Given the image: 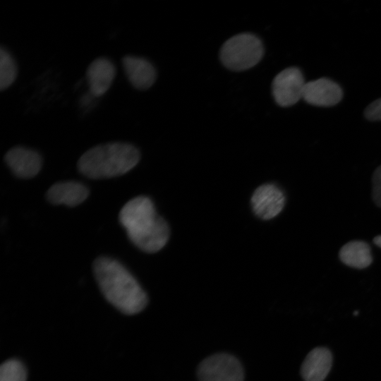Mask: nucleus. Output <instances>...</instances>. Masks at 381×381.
<instances>
[{"mask_svg": "<svg viewBox=\"0 0 381 381\" xmlns=\"http://www.w3.org/2000/svg\"><path fill=\"white\" fill-rule=\"evenodd\" d=\"M285 204L284 192L273 183L259 186L251 197L254 213L262 219H270L278 215Z\"/></svg>", "mask_w": 381, "mask_h": 381, "instance_id": "nucleus-7", "label": "nucleus"}, {"mask_svg": "<svg viewBox=\"0 0 381 381\" xmlns=\"http://www.w3.org/2000/svg\"><path fill=\"white\" fill-rule=\"evenodd\" d=\"M6 164L18 177L29 179L41 169L42 159L36 151L21 146L10 149L4 156Z\"/></svg>", "mask_w": 381, "mask_h": 381, "instance_id": "nucleus-9", "label": "nucleus"}, {"mask_svg": "<svg viewBox=\"0 0 381 381\" xmlns=\"http://www.w3.org/2000/svg\"><path fill=\"white\" fill-rule=\"evenodd\" d=\"M339 257L344 264L356 269L366 268L373 262L370 246L361 240L344 244L339 252Z\"/></svg>", "mask_w": 381, "mask_h": 381, "instance_id": "nucleus-14", "label": "nucleus"}, {"mask_svg": "<svg viewBox=\"0 0 381 381\" xmlns=\"http://www.w3.org/2000/svg\"><path fill=\"white\" fill-rule=\"evenodd\" d=\"M332 365V354L326 347L312 349L303 361L300 374L303 381H324Z\"/></svg>", "mask_w": 381, "mask_h": 381, "instance_id": "nucleus-10", "label": "nucleus"}, {"mask_svg": "<svg viewBox=\"0 0 381 381\" xmlns=\"http://www.w3.org/2000/svg\"><path fill=\"white\" fill-rule=\"evenodd\" d=\"M116 75L114 64L109 59L99 57L87 67L86 77L92 95H103L111 87Z\"/></svg>", "mask_w": 381, "mask_h": 381, "instance_id": "nucleus-11", "label": "nucleus"}, {"mask_svg": "<svg viewBox=\"0 0 381 381\" xmlns=\"http://www.w3.org/2000/svg\"><path fill=\"white\" fill-rule=\"evenodd\" d=\"M261 40L250 33H241L226 40L220 50V59L227 68L241 71L255 66L262 59Z\"/></svg>", "mask_w": 381, "mask_h": 381, "instance_id": "nucleus-4", "label": "nucleus"}, {"mask_svg": "<svg viewBox=\"0 0 381 381\" xmlns=\"http://www.w3.org/2000/svg\"><path fill=\"white\" fill-rule=\"evenodd\" d=\"M92 269L104 296L121 313L134 315L146 307L148 298L145 291L119 261L99 257L94 261Z\"/></svg>", "mask_w": 381, "mask_h": 381, "instance_id": "nucleus-1", "label": "nucleus"}, {"mask_svg": "<svg viewBox=\"0 0 381 381\" xmlns=\"http://www.w3.org/2000/svg\"><path fill=\"white\" fill-rule=\"evenodd\" d=\"M364 115L370 121H381V97L372 102L365 108Z\"/></svg>", "mask_w": 381, "mask_h": 381, "instance_id": "nucleus-18", "label": "nucleus"}, {"mask_svg": "<svg viewBox=\"0 0 381 381\" xmlns=\"http://www.w3.org/2000/svg\"><path fill=\"white\" fill-rule=\"evenodd\" d=\"M342 97V90L337 83L321 78L306 83L302 98L311 105L331 107L339 103Z\"/></svg>", "mask_w": 381, "mask_h": 381, "instance_id": "nucleus-8", "label": "nucleus"}, {"mask_svg": "<svg viewBox=\"0 0 381 381\" xmlns=\"http://www.w3.org/2000/svg\"><path fill=\"white\" fill-rule=\"evenodd\" d=\"M27 371L17 359H9L0 367V381H26Z\"/></svg>", "mask_w": 381, "mask_h": 381, "instance_id": "nucleus-16", "label": "nucleus"}, {"mask_svg": "<svg viewBox=\"0 0 381 381\" xmlns=\"http://www.w3.org/2000/svg\"><path fill=\"white\" fill-rule=\"evenodd\" d=\"M89 195L88 188L77 181H64L53 184L47 191V200L54 205L75 207Z\"/></svg>", "mask_w": 381, "mask_h": 381, "instance_id": "nucleus-13", "label": "nucleus"}, {"mask_svg": "<svg viewBox=\"0 0 381 381\" xmlns=\"http://www.w3.org/2000/svg\"><path fill=\"white\" fill-rule=\"evenodd\" d=\"M373 243L381 248V235H378L374 237Z\"/></svg>", "mask_w": 381, "mask_h": 381, "instance_id": "nucleus-19", "label": "nucleus"}, {"mask_svg": "<svg viewBox=\"0 0 381 381\" xmlns=\"http://www.w3.org/2000/svg\"><path fill=\"white\" fill-rule=\"evenodd\" d=\"M306 82L300 69L289 67L279 72L272 81V94L281 107H289L302 98Z\"/></svg>", "mask_w": 381, "mask_h": 381, "instance_id": "nucleus-6", "label": "nucleus"}, {"mask_svg": "<svg viewBox=\"0 0 381 381\" xmlns=\"http://www.w3.org/2000/svg\"><path fill=\"white\" fill-rule=\"evenodd\" d=\"M119 219L131 242L144 252L156 253L169 240V226L147 196L128 201L121 209Z\"/></svg>", "mask_w": 381, "mask_h": 381, "instance_id": "nucleus-2", "label": "nucleus"}, {"mask_svg": "<svg viewBox=\"0 0 381 381\" xmlns=\"http://www.w3.org/2000/svg\"><path fill=\"white\" fill-rule=\"evenodd\" d=\"M122 65L129 82L138 90H147L156 79V71L147 59L134 56L122 58Z\"/></svg>", "mask_w": 381, "mask_h": 381, "instance_id": "nucleus-12", "label": "nucleus"}, {"mask_svg": "<svg viewBox=\"0 0 381 381\" xmlns=\"http://www.w3.org/2000/svg\"><path fill=\"white\" fill-rule=\"evenodd\" d=\"M198 381H244V370L234 356L222 352L203 359L198 366Z\"/></svg>", "mask_w": 381, "mask_h": 381, "instance_id": "nucleus-5", "label": "nucleus"}, {"mask_svg": "<svg viewBox=\"0 0 381 381\" xmlns=\"http://www.w3.org/2000/svg\"><path fill=\"white\" fill-rule=\"evenodd\" d=\"M140 159V152L133 145L108 143L94 146L84 152L78 159V168L90 179L111 178L128 172Z\"/></svg>", "mask_w": 381, "mask_h": 381, "instance_id": "nucleus-3", "label": "nucleus"}, {"mask_svg": "<svg viewBox=\"0 0 381 381\" xmlns=\"http://www.w3.org/2000/svg\"><path fill=\"white\" fill-rule=\"evenodd\" d=\"M17 66L11 54L3 47L0 49V89L8 87L17 76Z\"/></svg>", "mask_w": 381, "mask_h": 381, "instance_id": "nucleus-15", "label": "nucleus"}, {"mask_svg": "<svg viewBox=\"0 0 381 381\" xmlns=\"http://www.w3.org/2000/svg\"><path fill=\"white\" fill-rule=\"evenodd\" d=\"M372 198L375 205L381 208V165L372 176Z\"/></svg>", "mask_w": 381, "mask_h": 381, "instance_id": "nucleus-17", "label": "nucleus"}]
</instances>
